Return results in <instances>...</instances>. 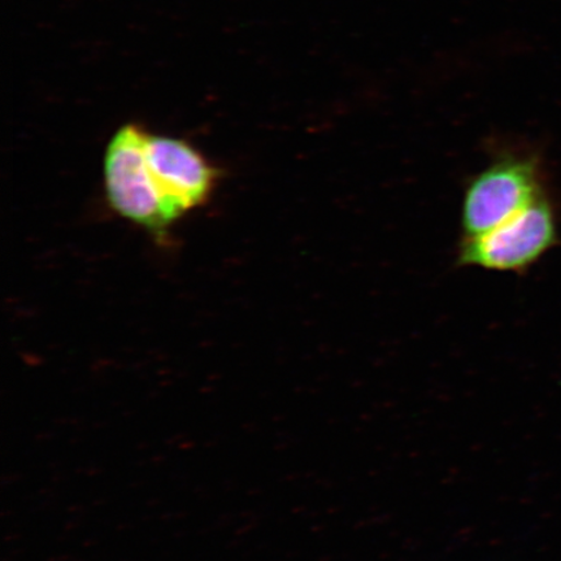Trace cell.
Returning <instances> with one entry per match:
<instances>
[{
  "label": "cell",
  "mask_w": 561,
  "mask_h": 561,
  "mask_svg": "<svg viewBox=\"0 0 561 561\" xmlns=\"http://www.w3.org/2000/svg\"><path fill=\"white\" fill-rule=\"evenodd\" d=\"M543 168L538 153L504 150L469 180L461 203L465 238L485 233L543 195Z\"/></svg>",
  "instance_id": "6da1fadb"
},
{
  "label": "cell",
  "mask_w": 561,
  "mask_h": 561,
  "mask_svg": "<svg viewBox=\"0 0 561 561\" xmlns=\"http://www.w3.org/2000/svg\"><path fill=\"white\" fill-rule=\"evenodd\" d=\"M558 241L556 209L545 193L501 226L465 238L460 243L458 264L520 273L536 264Z\"/></svg>",
  "instance_id": "7a4b0ae2"
},
{
  "label": "cell",
  "mask_w": 561,
  "mask_h": 561,
  "mask_svg": "<svg viewBox=\"0 0 561 561\" xmlns=\"http://www.w3.org/2000/svg\"><path fill=\"white\" fill-rule=\"evenodd\" d=\"M147 130L126 124L111 138L104 153V186L112 208L124 219L151 230L171 226L173 216L147 164Z\"/></svg>",
  "instance_id": "3957f363"
},
{
  "label": "cell",
  "mask_w": 561,
  "mask_h": 561,
  "mask_svg": "<svg viewBox=\"0 0 561 561\" xmlns=\"http://www.w3.org/2000/svg\"><path fill=\"white\" fill-rule=\"evenodd\" d=\"M145 151L152 179L174 220L205 205L219 171L194 146L185 139L147 131Z\"/></svg>",
  "instance_id": "277c9868"
}]
</instances>
